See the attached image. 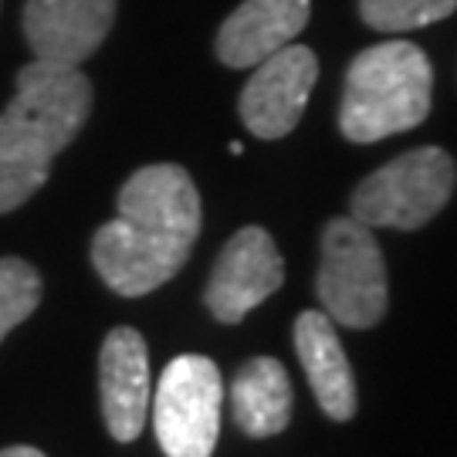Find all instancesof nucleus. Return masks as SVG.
I'll use <instances>...</instances> for the list:
<instances>
[{
    "label": "nucleus",
    "instance_id": "nucleus-1",
    "mask_svg": "<svg viewBox=\"0 0 457 457\" xmlns=\"http://www.w3.org/2000/svg\"><path fill=\"white\" fill-rule=\"evenodd\" d=\"M200 224L194 177L177 163H149L122 183L119 217L92 237V264L115 295H149L180 275Z\"/></svg>",
    "mask_w": 457,
    "mask_h": 457
},
{
    "label": "nucleus",
    "instance_id": "nucleus-2",
    "mask_svg": "<svg viewBox=\"0 0 457 457\" xmlns=\"http://www.w3.org/2000/svg\"><path fill=\"white\" fill-rule=\"evenodd\" d=\"M92 112V82L82 68L31 58L17 71L11 105L0 112V213L28 204L75 143Z\"/></svg>",
    "mask_w": 457,
    "mask_h": 457
},
{
    "label": "nucleus",
    "instance_id": "nucleus-3",
    "mask_svg": "<svg viewBox=\"0 0 457 457\" xmlns=\"http://www.w3.org/2000/svg\"><path fill=\"white\" fill-rule=\"evenodd\" d=\"M434 68L410 41H383L360 51L345 71L339 129L349 143H379L420 126L430 115Z\"/></svg>",
    "mask_w": 457,
    "mask_h": 457
},
{
    "label": "nucleus",
    "instance_id": "nucleus-4",
    "mask_svg": "<svg viewBox=\"0 0 457 457\" xmlns=\"http://www.w3.org/2000/svg\"><path fill=\"white\" fill-rule=\"evenodd\" d=\"M322 312L336 326L373 328L390 309L386 262L373 228L356 217H336L322 230V262L315 275Z\"/></svg>",
    "mask_w": 457,
    "mask_h": 457
},
{
    "label": "nucleus",
    "instance_id": "nucleus-5",
    "mask_svg": "<svg viewBox=\"0 0 457 457\" xmlns=\"http://www.w3.org/2000/svg\"><path fill=\"white\" fill-rule=\"evenodd\" d=\"M457 187V163L437 146L410 149L370 173L353 190L349 217L366 228L417 230L447 207Z\"/></svg>",
    "mask_w": 457,
    "mask_h": 457
},
{
    "label": "nucleus",
    "instance_id": "nucleus-6",
    "mask_svg": "<svg viewBox=\"0 0 457 457\" xmlns=\"http://www.w3.org/2000/svg\"><path fill=\"white\" fill-rule=\"evenodd\" d=\"M224 383L207 356H177L160 376L153 407L156 441L166 457H211L220 437Z\"/></svg>",
    "mask_w": 457,
    "mask_h": 457
},
{
    "label": "nucleus",
    "instance_id": "nucleus-7",
    "mask_svg": "<svg viewBox=\"0 0 457 457\" xmlns=\"http://www.w3.org/2000/svg\"><path fill=\"white\" fill-rule=\"evenodd\" d=\"M285 281V262L264 228H241L217 254L204 302L217 322H241Z\"/></svg>",
    "mask_w": 457,
    "mask_h": 457
},
{
    "label": "nucleus",
    "instance_id": "nucleus-8",
    "mask_svg": "<svg viewBox=\"0 0 457 457\" xmlns=\"http://www.w3.org/2000/svg\"><path fill=\"white\" fill-rule=\"evenodd\" d=\"M319 79V58L305 45H285L262 65H254L247 79L237 112L251 136L281 139L305 115L309 96Z\"/></svg>",
    "mask_w": 457,
    "mask_h": 457
},
{
    "label": "nucleus",
    "instance_id": "nucleus-9",
    "mask_svg": "<svg viewBox=\"0 0 457 457\" xmlns=\"http://www.w3.org/2000/svg\"><path fill=\"white\" fill-rule=\"evenodd\" d=\"M115 24V0H28L21 28L37 62L82 68Z\"/></svg>",
    "mask_w": 457,
    "mask_h": 457
},
{
    "label": "nucleus",
    "instance_id": "nucleus-10",
    "mask_svg": "<svg viewBox=\"0 0 457 457\" xmlns=\"http://www.w3.org/2000/svg\"><path fill=\"white\" fill-rule=\"evenodd\" d=\"M98 396L109 434L119 444L136 441L149 417V353L136 328L119 326L105 336L98 353Z\"/></svg>",
    "mask_w": 457,
    "mask_h": 457
},
{
    "label": "nucleus",
    "instance_id": "nucleus-11",
    "mask_svg": "<svg viewBox=\"0 0 457 457\" xmlns=\"http://www.w3.org/2000/svg\"><path fill=\"white\" fill-rule=\"evenodd\" d=\"M312 0H245L217 31V58L228 68H254L305 31Z\"/></svg>",
    "mask_w": 457,
    "mask_h": 457
},
{
    "label": "nucleus",
    "instance_id": "nucleus-12",
    "mask_svg": "<svg viewBox=\"0 0 457 457\" xmlns=\"http://www.w3.org/2000/svg\"><path fill=\"white\" fill-rule=\"evenodd\" d=\"M295 353L322 413L332 420H349L356 413V379L336 322L326 312L309 309L295 319Z\"/></svg>",
    "mask_w": 457,
    "mask_h": 457
},
{
    "label": "nucleus",
    "instance_id": "nucleus-13",
    "mask_svg": "<svg viewBox=\"0 0 457 457\" xmlns=\"http://www.w3.org/2000/svg\"><path fill=\"white\" fill-rule=\"evenodd\" d=\"M230 413L247 437H275L292 420V379L271 356L247 360L230 383Z\"/></svg>",
    "mask_w": 457,
    "mask_h": 457
},
{
    "label": "nucleus",
    "instance_id": "nucleus-14",
    "mask_svg": "<svg viewBox=\"0 0 457 457\" xmlns=\"http://www.w3.org/2000/svg\"><path fill=\"white\" fill-rule=\"evenodd\" d=\"M45 281L24 258H0V343L41 305Z\"/></svg>",
    "mask_w": 457,
    "mask_h": 457
},
{
    "label": "nucleus",
    "instance_id": "nucleus-15",
    "mask_svg": "<svg viewBox=\"0 0 457 457\" xmlns=\"http://www.w3.org/2000/svg\"><path fill=\"white\" fill-rule=\"evenodd\" d=\"M457 11V0H360V17L383 34L417 31Z\"/></svg>",
    "mask_w": 457,
    "mask_h": 457
},
{
    "label": "nucleus",
    "instance_id": "nucleus-16",
    "mask_svg": "<svg viewBox=\"0 0 457 457\" xmlns=\"http://www.w3.org/2000/svg\"><path fill=\"white\" fill-rule=\"evenodd\" d=\"M0 457H45L37 447H24V444H17V447H4Z\"/></svg>",
    "mask_w": 457,
    "mask_h": 457
}]
</instances>
